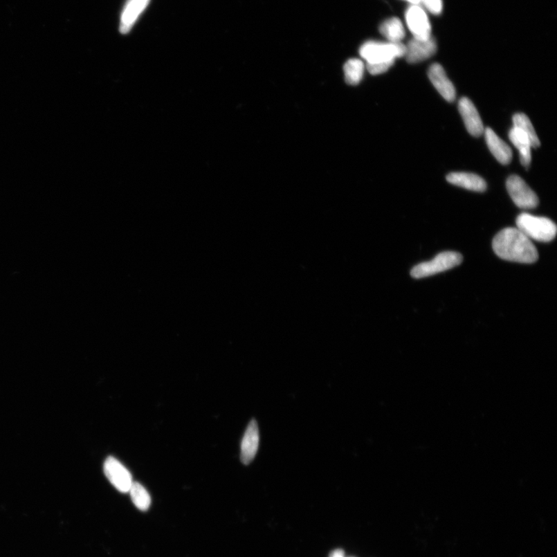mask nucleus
<instances>
[{
	"label": "nucleus",
	"instance_id": "20e7f679",
	"mask_svg": "<svg viewBox=\"0 0 557 557\" xmlns=\"http://www.w3.org/2000/svg\"><path fill=\"white\" fill-rule=\"evenodd\" d=\"M463 261L462 255L456 252H444L430 262H425L412 268L411 277L421 279L442 273L459 266Z\"/></svg>",
	"mask_w": 557,
	"mask_h": 557
},
{
	"label": "nucleus",
	"instance_id": "5701e85b",
	"mask_svg": "<svg viewBox=\"0 0 557 557\" xmlns=\"http://www.w3.org/2000/svg\"><path fill=\"white\" fill-rule=\"evenodd\" d=\"M405 1H408L412 3V5H417L419 3H421V0H405Z\"/></svg>",
	"mask_w": 557,
	"mask_h": 557
},
{
	"label": "nucleus",
	"instance_id": "6ab92c4d",
	"mask_svg": "<svg viewBox=\"0 0 557 557\" xmlns=\"http://www.w3.org/2000/svg\"><path fill=\"white\" fill-rule=\"evenodd\" d=\"M129 493L136 508L141 511L149 509L150 504H152V497L142 484L138 482H133Z\"/></svg>",
	"mask_w": 557,
	"mask_h": 557
},
{
	"label": "nucleus",
	"instance_id": "39448f33",
	"mask_svg": "<svg viewBox=\"0 0 557 557\" xmlns=\"http://www.w3.org/2000/svg\"><path fill=\"white\" fill-rule=\"evenodd\" d=\"M508 192L516 206L522 209H532L539 205L538 197L520 176H509L506 182Z\"/></svg>",
	"mask_w": 557,
	"mask_h": 557
},
{
	"label": "nucleus",
	"instance_id": "4468645a",
	"mask_svg": "<svg viewBox=\"0 0 557 557\" xmlns=\"http://www.w3.org/2000/svg\"><path fill=\"white\" fill-rule=\"evenodd\" d=\"M447 180L451 185L470 190V191L484 192L487 188L486 182L480 176L473 173H450L447 176Z\"/></svg>",
	"mask_w": 557,
	"mask_h": 557
},
{
	"label": "nucleus",
	"instance_id": "9b49d317",
	"mask_svg": "<svg viewBox=\"0 0 557 557\" xmlns=\"http://www.w3.org/2000/svg\"><path fill=\"white\" fill-rule=\"evenodd\" d=\"M428 76L434 86L445 100L449 102H454L456 98V90L453 83L450 82L447 74L441 64H432Z\"/></svg>",
	"mask_w": 557,
	"mask_h": 557
},
{
	"label": "nucleus",
	"instance_id": "ddd939ff",
	"mask_svg": "<svg viewBox=\"0 0 557 557\" xmlns=\"http://www.w3.org/2000/svg\"><path fill=\"white\" fill-rule=\"evenodd\" d=\"M484 133L491 153L502 165H509L512 161L513 152L508 144L501 140L490 128L484 129Z\"/></svg>",
	"mask_w": 557,
	"mask_h": 557
},
{
	"label": "nucleus",
	"instance_id": "6e6552de",
	"mask_svg": "<svg viewBox=\"0 0 557 557\" xmlns=\"http://www.w3.org/2000/svg\"><path fill=\"white\" fill-rule=\"evenodd\" d=\"M260 441L259 425L255 419H252L245 431L241 443V462L245 465L250 464L257 455Z\"/></svg>",
	"mask_w": 557,
	"mask_h": 557
},
{
	"label": "nucleus",
	"instance_id": "2eb2a0df",
	"mask_svg": "<svg viewBox=\"0 0 557 557\" xmlns=\"http://www.w3.org/2000/svg\"><path fill=\"white\" fill-rule=\"evenodd\" d=\"M509 139L517 149L519 150L522 166L528 167L530 165L531 161H532L531 149L533 148L529 137L521 129L513 127L510 130Z\"/></svg>",
	"mask_w": 557,
	"mask_h": 557
},
{
	"label": "nucleus",
	"instance_id": "f257e3e1",
	"mask_svg": "<svg viewBox=\"0 0 557 557\" xmlns=\"http://www.w3.org/2000/svg\"><path fill=\"white\" fill-rule=\"evenodd\" d=\"M493 250L500 258L520 264H534L539 258L536 248L518 228H507L495 235Z\"/></svg>",
	"mask_w": 557,
	"mask_h": 557
},
{
	"label": "nucleus",
	"instance_id": "aec40b11",
	"mask_svg": "<svg viewBox=\"0 0 557 557\" xmlns=\"http://www.w3.org/2000/svg\"><path fill=\"white\" fill-rule=\"evenodd\" d=\"M395 62H386L373 64H367V69L372 75H380L387 71Z\"/></svg>",
	"mask_w": 557,
	"mask_h": 557
},
{
	"label": "nucleus",
	"instance_id": "f8f14e48",
	"mask_svg": "<svg viewBox=\"0 0 557 557\" xmlns=\"http://www.w3.org/2000/svg\"><path fill=\"white\" fill-rule=\"evenodd\" d=\"M150 0H127L120 19V30L126 35L133 28L137 19L145 10Z\"/></svg>",
	"mask_w": 557,
	"mask_h": 557
},
{
	"label": "nucleus",
	"instance_id": "7ed1b4c3",
	"mask_svg": "<svg viewBox=\"0 0 557 557\" xmlns=\"http://www.w3.org/2000/svg\"><path fill=\"white\" fill-rule=\"evenodd\" d=\"M405 45L401 42L384 43L379 42H368L360 48V55L367 64L395 62L398 57L405 55Z\"/></svg>",
	"mask_w": 557,
	"mask_h": 557
},
{
	"label": "nucleus",
	"instance_id": "0eeeda50",
	"mask_svg": "<svg viewBox=\"0 0 557 557\" xmlns=\"http://www.w3.org/2000/svg\"><path fill=\"white\" fill-rule=\"evenodd\" d=\"M405 21L414 38L428 40L431 37V26L425 11L417 5H412L405 12Z\"/></svg>",
	"mask_w": 557,
	"mask_h": 557
},
{
	"label": "nucleus",
	"instance_id": "f03ea898",
	"mask_svg": "<svg viewBox=\"0 0 557 557\" xmlns=\"http://www.w3.org/2000/svg\"><path fill=\"white\" fill-rule=\"evenodd\" d=\"M517 228L530 240L549 242L556 235L555 223L547 218L537 217L528 213H522L516 219Z\"/></svg>",
	"mask_w": 557,
	"mask_h": 557
},
{
	"label": "nucleus",
	"instance_id": "f3484780",
	"mask_svg": "<svg viewBox=\"0 0 557 557\" xmlns=\"http://www.w3.org/2000/svg\"><path fill=\"white\" fill-rule=\"evenodd\" d=\"M365 71L364 63L359 59H350L345 64V81L351 85H356L362 81Z\"/></svg>",
	"mask_w": 557,
	"mask_h": 557
},
{
	"label": "nucleus",
	"instance_id": "423d86ee",
	"mask_svg": "<svg viewBox=\"0 0 557 557\" xmlns=\"http://www.w3.org/2000/svg\"><path fill=\"white\" fill-rule=\"evenodd\" d=\"M104 473L108 480L120 493H127L133 484L132 475L114 457H109L104 464Z\"/></svg>",
	"mask_w": 557,
	"mask_h": 557
},
{
	"label": "nucleus",
	"instance_id": "412c9836",
	"mask_svg": "<svg viewBox=\"0 0 557 557\" xmlns=\"http://www.w3.org/2000/svg\"><path fill=\"white\" fill-rule=\"evenodd\" d=\"M431 14L440 15L443 9L442 0H421Z\"/></svg>",
	"mask_w": 557,
	"mask_h": 557
},
{
	"label": "nucleus",
	"instance_id": "dca6fc26",
	"mask_svg": "<svg viewBox=\"0 0 557 557\" xmlns=\"http://www.w3.org/2000/svg\"><path fill=\"white\" fill-rule=\"evenodd\" d=\"M380 33L391 43L401 42L405 37V29L399 18L393 17L384 21L379 28Z\"/></svg>",
	"mask_w": 557,
	"mask_h": 557
},
{
	"label": "nucleus",
	"instance_id": "a211bd4d",
	"mask_svg": "<svg viewBox=\"0 0 557 557\" xmlns=\"http://www.w3.org/2000/svg\"><path fill=\"white\" fill-rule=\"evenodd\" d=\"M513 127L520 129L525 133L532 144L533 148L540 146V141L537 136L532 122H530L528 116L523 113H518L513 116Z\"/></svg>",
	"mask_w": 557,
	"mask_h": 557
},
{
	"label": "nucleus",
	"instance_id": "9d476101",
	"mask_svg": "<svg viewBox=\"0 0 557 557\" xmlns=\"http://www.w3.org/2000/svg\"><path fill=\"white\" fill-rule=\"evenodd\" d=\"M458 109L468 133L475 137L481 136L484 131V125L473 102L469 98L463 97L458 104Z\"/></svg>",
	"mask_w": 557,
	"mask_h": 557
},
{
	"label": "nucleus",
	"instance_id": "1a4fd4ad",
	"mask_svg": "<svg viewBox=\"0 0 557 557\" xmlns=\"http://www.w3.org/2000/svg\"><path fill=\"white\" fill-rule=\"evenodd\" d=\"M406 61L411 64L421 62L431 57L436 53L437 44L432 37L428 40H419L412 39L405 46Z\"/></svg>",
	"mask_w": 557,
	"mask_h": 557
},
{
	"label": "nucleus",
	"instance_id": "4be33fe9",
	"mask_svg": "<svg viewBox=\"0 0 557 557\" xmlns=\"http://www.w3.org/2000/svg\"><path fill=\"white\" fill-rule=\"evenodd\" d=\"M330 557H345V554L342 549L334 550L330 555Z\"/></svg>",
	"mask_w": 557,
	"mask_h": 557
}]
</instances>
